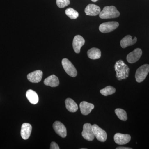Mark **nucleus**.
<instances>
[{
	"instance_id": "18",
	"label": "nucleus",
	"mask_w": 149,
	"mask_h": 149,
	"mask_svg": "<svg viewBox=\"0 0 149 149\" xmlns=\"http://www.w3.org/2000/svg\"><path fill=\"white\" fill-rule=\"evenodd\" d=\"M26 96L29 101L33 104H36L39 102L38 95L33 90H28L26 92Z\"/></svg>"
},
{
	"instance_id": "23",
	"label": "nucleus",
	"mask_w": 149,
	"mask_h": 149,
	"mask_svg": "<svg viewBox=\"0 0 149 149\" xmlns=\"http://www.w3.org/2000/svg\"><path fill=\"white\" fill-rule=\"evenodd\" d=\"M65 14L71 19H77L79 16V13L74 9L69 8L65 11Z\"/></svg>"
},
{
	"instance_id": "14",
	"label": "nucleus",
	"mask_w": 149,
	"mask_h": 149,
	"mask_svg": "<svg viewBox=\"0 0 149 149\" xmlns=\"http://www.w3.org/2000/svg\"><path fill=\"white\" fill-rule=\"evenodd\" d=\"M32 126L28 123H24L22 125L21 136L24 140L29 139L32 132Z\"/></svg>"
},
{
	"instance_id": "15",
	"label": "nucleus",
	"mask_w": 149,
	"mask_h": 149,
	"mask_svg": "<svg viewBox=\"0 0 149 149\" xmlns=\"http://www.w3.org/2000/svg\"><path fill=\"white\" fill-rule=\"evenodd\" d=\"M94 107L95 106L93 104L85 101L81 102L80 104V111L82 114L84 115H88L90 114Z\"/></svg>"
},
{
	"instance_id": "8",
	"label": "nucleus",
	"mask_w": 149,
	"mask_h": 149,
	"mask_svg": "<svg viewBox=\"0 0 149 149\" xmlns=\"http://www.w3.org/2000/svg\"><path fill=\"white\" fill-rule=\"evenodd\" d=\"M85 40L83 37L80 35H77L74 37L72 42L73 49L76 53H80V49L84 45Z\"/></svg>"
},
{
	"instance_id": "11",
	"label": "nucleus",
	"mask_w": 149,
	"mask_h": 149,
	"mask_svg": "<svg viewBox=\"0 0 149 149\" xmlns=\"http://www.w3.org/2000/svg\"><path fill=\"white\" fill-rule=\"evenodd\" d=\"M131 140V137L128 134L116 133L114 136L115 142L118 145H123L128 143Z\"/></svg>"
},
{
	"instance_id": "1",
	"label": "nucleus",
	"mask_w": 149,
	"mask_h": 149,
	"mask_svg": "<svg viewBox=\"0 0 149 149\" xmlns=\"http://www.w3.org/2000/svg\"><path fill=\"white\" fill-rule=\"evenodd\" d=\"M115 70L116 72V77L118 80L125 79L129 76V67L124 61L121 60L118 61L114 65Z\"/></svg>"
},
{
	"instance_id": "9",
	"label": "nucleus",
	"mask_w": 149,
	"mask_h": 149,
	"mask_svg": "<svg viewBox=\"0 0 149 149\" xmlns=\"http://www.w3.org/2000/svg\"><path fill=\"white\" fill-rule=\"evenodd\" d=\"M53 127L56 133L58 136L63 138H65L66 137V128L62 123L60 121H56L54 123Z\"/></svg>"
},
{
	"instance_id": "27",
	"label": "nucleus",
	"mask_w": 149,
	"mask_h": 149,
	"mask_svg": "<svg viewBox=\"0 0 149 149\" xmlns=\"http://www.w3.org/2000/svg\"><path fill=\"white\" fill-rule=\"evenodd\" d=\"M91 1L93 2H96L98 0H91Z\"/></svg>"
},
{
	"instance_id": "24",
	"label": "nucleus",
	"mask_w": 149,
	"mask_h": 149,
	"mask_svg": "<svg viewBox=\"0 0 149 149\" xmlns=\"http://www.w3.org/2000/svg\"><path fill=\"white\" fill-rule=\"evenodd\" d=\"M70 4V0H56V4L60 8H63Z\"/></svg>"
},
{
	"instance_id": "7",
	"label": "nucleus",
	"mask_w": 149,
	"mask_h": 149,
	"mask_svg": "<svg viewBox=\"0 0 149 149\" xmlns=\"http://www.w3.org/2000/svg\"><path fill=\"white\" fill-rule=\"evenodd\" d=\"M93 126V133L96 139L100 142H105L107 140V134L104 130L96 124H94Z\"/></svg>"
},
{
	"instance_id": "26",
	"label": "nucleus",
	"mask_w": 149,
	"mask_h": 149,
	"mask_svg": "<svg viewBox=\"0 0 149 149\" xmlns=\"http://www.w3.org/2000/svg\"><path fill=\"white\" fill-rule=\"evenodd\" d=\"M132 148H127V147H118L116 149H132Z\"/></svg>"
},
{
	"instance_id": "20",
	"label": "nucleus",
	"mask_w": 149,
	"mask_h": 149,
	"mask_svg": "<svg viewBox=\"0 0 149 149\" xmlns=\"http://www.w3.org/2000/svg\"><path fill=\"white\" fill-rule=\"evenodd\" d=\"M87 54L88 57L91 59H97L101 56V52L97 48H91L88 51Z\"/></svg>"
},
{
	"instance_id": "12",
	"label": "nucleus",
	"mask_w": 149,
	"mask_h": 149,
	"mask_svg": "<svg viewBox=\"0 0 149 149\" xmlns=\"http://www.w3.org/2000/svg\"><path fill=\"white\" fill-rule=\"evenodd\" d=\"M42 76V71L37 70L27 74V78L29 82L31 83H38L41 81Z\"/></svg>"
},
{
	"instance_id": "10",
	"label": "nucleus",
	"mask_w": 149,
	"mask_h": 149,
	"mask_svg": "<svg viewBox=\"0 0 149 149\" xmlns=\"http://www.w3.org/2000/svg\"><path fill=\"white\" fill-rule=\"evenodd\" d=\"M142 55V50L140 48H137L127 55V61L129 63H134L140 59Z\"/></svg>"
},
{
	"instance_id": "5",
	"label": "nucleus",
	"mask_w": 149,
	"mask_h": 149,
	"mask_svg": "<svg viewBox=\"0 0 149 149\" xmlns=\"http://www.w3.org/2000/svg\"><path fill=\"white\" fill-rule=\"evenodd\" d=\"M118 26L119 23L117 22H108L101 24L99 26V30L102 33H109L116 29Z\"/></svg>"
},
{
	"instance_id": "16",
	"label": "nucleus",
	"mask_w": 149,
	"mask_h": 149,
	"mask_svg": "<svg viewBox=\"0 0 149 149\" xmlns=\"http://www.w3.org/2000/svg\"><path fill=\"white\" fill-rule=\"evenodd\" d=\"M132 36L130 35H127L123 38L120 42V45L121 47L125 48L128 46L133 45L137 42V39L136 37L133 39Z\"/></svg>"
},
{
	"instance_id": "17",
	"label": "nucleus",
	"mask_w": 149,
	"mask_h": 149,
	"mask_svg": "<svg viewBox=\"0 0 149 149\" xmlns=\"http://www.w3.org/2000/svg\"><path fill=\"white\" fill-rule=\"evenodd\" d=\"M44 83L47 86L56 87L59 85V80L56 75L52 74L45 79Z\"/></svg>"
},
{
	"instance_id": "21",
	"label": "nucleus",
	"mask_w": 149,
	"mask_h": 149,
	"mask_svg": "<svg viewBox=\"0 0 149 149\" xmlns=\"http://www.w3.org/2000/svg\"><path fill=\"white\" fill-rule=\"evenodd\" d=\"M115 112L120 120L126 121L128 119L127 113L124 110L120 108L116 109L115 110Z\"/></svg>"
},
{
	"instance_id": "2",
	"label": "nucleus",
	"mask_w": 149,
	"mask_h": 149,
	"mask_svg": "<svg viewBox=\"0 0 149 149\" xmlns=\"http://www.w3.org/2000/svg\"><path fill=\"white\" fill-rule=\"evenodd\" d=\"M120 13L114 6H107L104 8L103 10L99 14L101 19L115 18L120 16Z\"/></svg>"
},
{
	"instance_id": "19",
	"label": "nucleus",
	"mask_w": 149,
	"mask_h": 149,
	"mask_svg": "<svg viewBox=\"0 0 149 149\" xmlns=\"http://www.w3.org/2000/svg\"><path fill=\"white\" fill-rule=\"evenodd\" d=\"M65 107L67 109L71 112H75L78 110V106L72 99L67 98L65 100Z\"/></svg>"
},
{
	"instance_id": "4",
	"label": "nucleus",
	"mask_w": 149,
	"mask_h": 149,
	"mask_svg": "<svg viewBox=\"0 0 149 149\" xmlns=\"http://www.w3.org/2000/svg\"><path fill=\"white\" fill-rule=\"evenodd\" d=\"M62 64L65 71L68 75L72 77H75L77 76V70L69 60L63 58L62 61Z\"/></svg>"
},
{
	"instance_id": "6",
	"label": "nucleus",
	"mask_w": 149,
	"mask_h": 149,
	"mask_svg": "<svg viewBox=\"0 0 149 149\" xmlns=\"http://www.w3.org/2000/svg\"><path fill=\"white\" fill-rule=\"evenodd\" d=\"M82 136L85 140L88 141H93L95 139V135L93 133V126L91 123H85L83 125Z\"/></svg>"
},
{
	"instance_id": "3",
	"label": "nucleus",
	"mask_w": 149,
	"mask_h": 149,
	"mask_svg": "<svg viewBox=\"0 0 149 149\" xmlns=\"http://www.w3.org/2000/svg\"><path fill=\"white\" fill-rule=\"evenodd\" d=\"M149 72V65L144 64L139 67L136 71V81L138 83H141L146 79Z\"/></svg>"
},
{
	"instance_id": "13",
	"label": "nucleus",
	"mask_w": 149,
	"mask_h": 149,
	"mask_svg": "<svg viewBox=\"0 0 149 149\" xmlns=\"http://www.w3.org/2000/svg\"><path fill=\"white\" fill-rule=\"evenodd\" d=\"M85 12L87 15L90 16H96L101 12V9L98 6L90 4L85 8Z\"/></svg>"
},
{
	"instance_id": "25",
	"label": "nucleus",
	"mask_w": 149,
	"mask_h": 149,
	"mask_svg": "<svg viewBox=\"0 0 149 149\" xmlns=\"http://www.w3.org/2000/svg\"><path fill=\"white\" fill-rule=\"evenodd\" d=\"M51 149H59L60 148L59 147L58 144L54 142H52L50 146Z\"/></svg>"
},
{
	"instance_id": "22",
	"label": "nucleus",
	"mask_w": 149,
	"mask_h": 149,
	"mask_svg": "<svg viewBox=\"0 0 149 149\" xmlns=\"http://www.w3.org/2000/svg\"><path fill=\"white\" fill-rule=\"evenodd\" d=\"M116 91L115 88L111 86H108L100 91V93L103 95L107 96L114 94Z\"/></svg>"
}]
</instances>
